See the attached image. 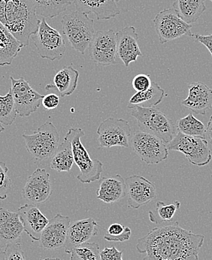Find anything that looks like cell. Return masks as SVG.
<instances>
[{
	"instance_id": "cell-10",
	"label": "cell",
	"mask_w": 212,
	"mask_h": 260,
	"mask_svg": "<svg viewBox=\"0 0 212 260\" xmlns=\"http://www.w3.org/2000/svg\"><path fill=\"white\" fill-rule=\"evenodd\" d=\"M160 44L167 43L183 36L191 37L192 25L184 21L174 8L163 9L154 19Z\"/></svg>"
},
{
	"instance_id": "cell-40",
	"label": "cell",
	"mask_w": 212,
	"mask_h": 260,
	"mask_svg": "<svg viewBox=\"0 0 212 260\" xmlns=\"http://www.w3.org/2000/svg\"><path fill=\"white\" fill-rule=\"evenodd\" d=\"M191 37H194L198 42L206 47L212 56V34L210 35L202 36L199 34H192Z\"/></svg>"
},
{
	"instance_id": "cell-44",
	"label": "cell",
	"mask_w": 212,
	"mask_h": 260,
	"mask_svg": "<svg viewBox=\"0 0 212 260\" xmlns=\"http://www.w3.org/2000/svg\"><path fill=\"white\" fill-rule=\"evenodd\" d=\"M5 131V128L3 127V124H2L1 123H0V134H1L2 133H3V132Z\"/></svg>"
},
{
	"instance_id": "cell-21",
	"label": "cell",
	"mask_w": 212,
	"mask_h": 260,
	"mask_svg": "<svg viewBox=\"0 0 212 260\" xmlns=\"http://www.w3.org/2000/svg\"><path fill=\"white\" fill-rule=\"evenodd\" d=\"M97 234L98 223L94 219H83L71 223L64 245L66 253H70L74 247L88 242L91 238Z\"/></svg>"
},
{
	"instance_id": "cell-36",
	"label": "cell",
	"mask_w": 212,
	"mask_h": 260,
	"mask_svg": "<svg viewBox=\"0 0 212 260\" xmlns=\"http://www.w3.org/2000/svg\"><path fill=\"white\" fill-rule=\"evenodd\" d=\"M4 252L6 260H26L20 242L9 244L5 248Z\"/></svg>"
},
{
	"instance_id": "cell-5",
	"label": "cell",
	"mask_w": 212,
	"mask_h": 260,
	"mask_svg": "<svg viewBox=\"0 0 212 260\" xmlns=\"http://www.w3.org/2000/svg\"><path fill=\"white\" fill-rule=\"evenodd\" d=\"M66 136L72 144L74 162L79 168L80 173L77 175V179L82 184H90L100 180L103 164L99 159H91L87 149L84 148L81 140L85 136L84 130L81 128H70Z\"/></svg>"
},
{
	"instance_id": "cell-28",
	"label": "cell",
	"mask_w": 212,
	"mask_h": 260,
	"mask_svg": "<svg viewBox=\"0 0 212 260\" xmlns=\"http://www.w3.org/2000/svg\"><path fill=\"white\" fill-rule=\"evenodd\" d=\"M74 162L72 144L70 139L66 136L64 142L59 145L51 157L50 168L58 172H70Z\"/></svg>"
},
{
	"instance_id": "cell-13",
	"label": "cell",
	"mask_w": 212,
	"mask_h": 260,
	"mask_svg": "<svg viewBox=\"0 0 212 260\" xmlns=\"http://www.w3.org/2000/svg\"><path fill=\"white\" fill-rule=\"evenodd\" d=\"M10 80L17 114L21 117H29L40 107L44 95L32 88L23 77L15 79L11 76Z\"/></svg>"
},
{
	"instance_id": "cell-12",
	"label": "cell",
	"mask_w": 212,
	"mask_h": 260,
	"mask_svg": "<svg viewBox=\"0 0 212 260\" xmlns=\"http://www.w3.org/2000/svg\"><path fill=\"white\" fill-rule=\"evenodd\" d=\"M90 59L102 66L117 64V39L113 29L95 32L89 46Z\"/></svg>"
},
{
	"instance_id": "cell-39",
	"label": "cell",
	"mask_w": 212,
	"mask_h": 260,
	"mask_svg": "<svg viewBox=\"0 0 212 260\" xmlns=\"http://www.w3.org/2000/svg\"><path fill=\"white\" fill-rule=\"evenodd\" d=\"M42 104L47 110H53L59 106V96L54 93L47 94L46 95H44Z\"/></svg>"
},
{
	"instance_id": "cell-16",
	"label": "cell",
	"mask_w": 212,
	"mask_h": 260,
	"mask_svg": "<svg viewBox=\"0 0 212 260\" xmlns=\"http://www.w3.org/2000/svg\"><path fill=\"white\" fill-rule=\"evenodd\" d=\"M71 219L69 216L56 214L44 229L39 239V246L44 250H56L64 247Z\"/></svg>"
},
{
	"instance_id": "cell-15",
	"label": "cell",
	"mask_w": 212,
	"mask_h": 260,
	"mask_svg": "<svg viewBox=\"0 0 212 260\" xmlns=\"http://www.w3.org/2000/svg\"><path fill=\"white\" fill-rule=\"evenodd\" d=\"M126 196L128 207L139 209L157 198L155 184L139 175H132L126 178Z\"/></svg>"
},
{
	"instance_id": "cell-37",
	"label": "cell",
	"mask_w": 212,
	"mask_h": 260,
	"mask_svg": "<svg viewBox=\"0 0 212 260\" xmlns=\"http://www.w3.org/2000/svg\"><path fill=\"white\" fill-rule=\"evenodd\" d=\"M150 75L139 74L136 75L132 81V86L136 92L144 91L152 87Z\"/></svg>"
},
{
	"instance_id": "cell-25",
	"label": "cell",
	"mask_w": 212,
	"mask_h": 260,
	"mask_svg": "<svg viewBox=\"0 0 212 260\" xmlns=\"http://www.w3.org/2000/svg\"><path fill=\"white\" fill-rule=\"evenodd\" d=\"M23 45L0 23V67L10 66Z\"/></svg>"
},
{
	"instance_id": "cell-45",
	"label": "cell",
	"mask_w": 212,
	"mask_h": 260,
	"mask_svg": "<svg viewBox=\"0 0 212 260\" xmlns=\"http://www.w3.org/2000/svg\"><path fill=\"white\" fill-rule=\"evenodd\" d=\"M210 1H211V3H212V0H210Z\"/></svg>"
},
{
	"instance_id": "cell-7",
	"label": "cell",
	"mask_w": 212,
	"mask_h": 260,
	"mask_svg": "<svg viewBox=\"0 0 212 260\" xmlns=\"http://www.w3.org/2000/svg\"><path fill=\"white\" fill-rule=\"evenodd\" d=\"M166 147L169 150L183 153L188 160L196 167H205L212 159L211 151L206 139L187 136L180 132H177Z\"/></svg>"
},
{
	"instance_id": "cell-38",
	"label": "cell",
	"mask_w": 212,
	"mask_h": 260,
	"mask_svg": "<svg viewBox=\"0 0 212 260\" xmlns=\"http://www.w3.org/2000/svg\"><path fill=\"white\" fill-rule=\"evenodd\" d=\"M123 253L115 247H105L100 251V260H123Z\"/></svg>"
},
{
	"instance_id": "cell-8",
	"label": "cell",
	"mask_w": 212,
	"mask_h": 260,
	"mask_svg": "<svg viewBox=\"0 0 212 260\" xmlns=\"http://www.w3.org/2000/svg\"><path fill=\"white\" fill-rule=\"evenodd\" d=\"M33 40L38 54L43 59L51 61L61 59L65 54L67 47L63 36L51 27L45 18L41 20L39 29L33 36Z\"/></svg>"
},
{
	"instance_id": "cell-23",
	"label": "cell",
	"mask_w": 212,
	"mask_h": 260,
	"mask_svg": "<svg viewBox=\"0 0 212 260\" xmlns=\"http://www.w3.org/2000/svg\"><path fill=\"white\" fill-rule=\"evenodd\" d=\"M97 195V200L107 204L120 201L126 197L125 180L120 175L102 178Z\"/></svg>"
},
{
	"instance_id": "cell-6",
	"label": "cell",
	"mask_w": 212,
	"mask_h": 260,
	"mask_svg": "<svg viewBox=\"0 0 212 260\" xmlns=\"http://www.w3.org/2000/svg\"><path fill=\"white\" fill-rule=\"evenodd\" d=\"M26 150L36 160L50 159L59 146V136L52 122L46 121L32 134L22 136Z\"/></svg>"
},
{
	"instance_id": "cell-14",
	"label": "cell",
	"mask_w": 212,
	"mask_h": 260,
	"mask_svg": "<svg viewBox=\"0 0 212 260\" xmlns=\"http://www.w3.org/2000/svg\"><path fill=\"white\" fill-rule=\"evenodd\" d=\"M52 192L50 174L46 169L38 168L28 177L22 189V197L31 204H42L49 200Z\"/></svg>"
},
{
	"instance_id": "cell-26",
	"label": "cell",
	"mask_w": 212,
	"mask_h": 260,
	"mask_svg": "<svg viewBox=\"0 0 212 260\" xmlns=\"http://www.w3.org/2000/svg\"><path fill=\"white\" fill-rule=\"evenodd\" d=\"M166 94L158 83H152V87L144 91L136 92L129 100L128 109L136 106L154 108L162 103Z\"/></svg>"
},
{
	"instance_id": "cell-17",
	"label": "cell",
	"mask_w": 212,
	"mask_h": 260,
	"mask_svg": "<svg viewBox=\"0 0 212 260\" xmlns=\"http://www.w3.org/2000/svg\"><path fill=\"white\" fill-rule=\"evenodd\" d=\"M117 54L126 67L136 62L139 56H142L138 40L139 36L134 26H126L116 34Z\"/></svg>"
},
{
	"instance_id": "cell-3",
	"label": "cell",
	"mask_w": 212,
	"mask_h": 260,
	"mask_svg": "<svg viewBox=\"0 0 212 260\" xmlns=\"http://www.w3.org/2000/svg\"><path fill=\"white\" fill-rule=\"evenodd\" d=\"M140 131L157 136L167 145L177 134L173 121L156 108L136 106L130 109Z\"/></svg>"
},
{
	"instance_id": "cell-42",
	"label": "cell",
	"mask_w": 212,
	"mask_h": 260,
	"mask_svg": "<svg viewBox=\"0 0 212 260\" xmlns=\"http://www.w3.org/2000/svg\"><path fill=\"white\" fill-rule=\"evenodd\" d=\"M0 260H6L4 251H0Z\"/></svg>"
},
{
	"instance_id": "cell-2",
	"label": "cell",
	"mask_w": 212,
	"mask_h": 260,
	"mask_svg": "<svg viewBox=\"0 0 212 260\" xmlns=\"http://www.w3.org/2000/svg\"><path fill=\"white\" fill-rule=\"evenodd\" d=\"M40 23L31 0H0V23L23 47L29 45Z\"/></svg>"
},
{
	"instance_id": "cell-18",
	"label": "cell",
	"mask_w": 212,
	"mask_h": 260,
	"mask_svg": "<svg viewBox=\"0 0 212 260\" xmlns=\"http://www.w3.org/2000/svg\"><path fill=\"white\" fill-rule=\"evenodd\" d=\"M23 231L24 228L18 212L0 208V248L20 242Z\"/></svg>"
},
{
	"instance_id": "cell-4",
	"label": "cell",
	"mask_w": 212,
	"mask_h": 260,
	"mask_svg": "<svg viewBox=\"0 0 212 260\" xmlns=\"http://www.w3.org/2000/svg\"><path fill=\"white\" fill-rule=\"evenodd\" d=\"M62 30L75 51L84 54L95 35L94 21L87 14L75 11L63 17Z\"/></svg>"
},
{
	"instance_id": "cell-11",
	"label": "cell",
	"mask_w": 212,
	"mask_h": 260,
	"mask_svg": "<svg viewBox=\"0 0 212 260\" xmlns=\"http://www.w3.org/2000/svg\"><path fill=\"white\" fill-rule=\"evenodd\" d=\"M101 148L130 147L131 127L124 119L108 118L102 122L97 131Z\"/></svg>"
},
{
	"instance_id": "cell-34",
	"label": "cell",
	"mask_w": 212,
	"mask_h": 260,
	"mask_svg": "<svg viewBox=\"0 0 212 260\" xmlns=\"http://www.w3.org/2000/svg\"><path fill=\"white\" fill-rule=\"evenodd\" d=\"M131 236V230L120 223H113L108 227L104 235L105 240L108 242H124L128 241Z\"/></svg>"
},
{
	"instance_id": "cell-24",
	"label": "cell",
	"mask_w": 212,
	"mask_h": 260,
	"mask_svg": "<svg viewBox=\"0 0 212 260\" xmlns=\"http://www.w3.org/2000/svg\"><path fill=\"white\" fill-rule=\"evenodd\" d=\"M79 73L72 65L58 71L53 78V84L45 87L46 91L55 90L60 97L72 95L78 86Z\"/></svg>"
},
{
	"instance_id": "cell-9",
	"label": "cell",
	"mask_w": 212,
	"mask_h": 260,
	"mask_svg": "<svg viewBox=\"0 0 212 260\" xmlns=\"http://www.w3.org/2000/svg\"><path fill=\"white\" fill-rule=\"evenodd\" d=\"M130 145L136 154L148 165L158 164L168 159L169 150L166 144L153 135L136 132L132 136Z\"/></svg>"
},
{
	"instance_id": "cell-22",
	"label": "cell",
	"mask_w": 212,
	"mask_h": 260,
	"mask_svg": "<svg viewBox=\"0 0 212 260\" xmlns=\"http://www.w3.org/2000/svg\"><path fill=\"white\" fill-rule=\"evenodd\" d=\"M76 11L94 14L98 20H110L120 15L116 0H72Z\"/></svg>"
},
{
	"instance_id": "cell-32",
	"label": "cell",
	"mask_w": 212,
	"mask_h": 260,
	"mask_svg": "<svg viewBox=\"0 0 212 260\" xmlns=\"http://www.w3.org/2000/svg\"><path fill=\"white\" fill-rule=\"evenodd\" d=\"M17 114L12 90L4 96L0 95V123L10 126L16 120Z\"/></svg>"
},
{
	"instance_id": "cell-30",
	"label": "cell",
	"mask_w": 212,
	"mask_h": 260,
	"mask_svg": "<svg viewBox=\"0 0 212 260\" xmlns=\"http://www.w3.org/2000/svg\"><path fill=\"white\" fill-rule=\"evenodd\" d=\"M176 127L178 132L187 136L205 139L206 127L192 113L177 120Z\"/></svg>"
},
{
	"instance_id": "cell-35",
	"label": "cell",
	"mask_w": 212,
	"mask_h": 260,
	"mask_svg": "<svg viewBox=\"0 0 212 260\" xmlns=\"http://www.w3.org/2000/svg\"><path fill=\"white\" fill-rule=\"evenodd\" d=\"M9 168L5 162H0V200H6L12 190V181L8 175Z\"/></svg>"
},
{
	"instance_id": "cell-1",
	"label": "cell",
	"mask_w": 212,
	"mask_h": 260,
	"mask_svg": "<svg viewBox=\"0 0 212 260\" xmlns=\"http://www.w3.org/2000/svg\"><path fill=\"white\" fill-rule=\"evenodd\" d=\"M205 236L172 225L156 227L138 240L136 249L146 253L143 260H199Z\"/></svg>"
},
{
	"instance_id": "cell-43",
	"label": "cell",
	"mask_w": 212,
	"mask_h": 260,
	"mask_svg": "<svg viewBox=\"0 0 212 260\" xmlns=\"http://www.w3.org/2000/svg\"><path fill=\"white\" fill-rule=\"evenodd\" d=\"M40 260H63L59 258H45V259H41Z\"/></svg>"
},
{
	"instance_id": "cell-41",
	"label": "cell",
	"mask_w": 212,
	"mask_h": 260,
	"mask_svg": "<svg viewBox=\"0 0 212 260\" xmlns=\"http://www.w3.org/2000/svg\"><path fill=\"white\" fill-rule=\"evenodd\" d=\"M205 139L207 141H210V142L212 144V114L209 120H208L206 130H205Z\"/></svg>"
},
{
	"instance_id": "cell-19",
	"label": "cell",
	"mask_w": 212,
	"mask_h": 260,
	"mask_svg": "<svg viewBox=\"0 0 212 260\" xmlns=\"http://www.w3.org/2000/svg\"><path fill=\"white\" fill-rule=\"evenodd\" d=\"M18 213L26 234L35 242L39 241L41 234L49 223V220L34 204H25L20 207Z\"/></svg>"
},
{
	"instance_id": "cell-27",
	"label": "cell",
	"mask_w": 212,
	"mask_h": 260,
	"mask_svg": "<svg viewBox=\"0 0 212 260\" xmlns=\"http://www.w3.org/2000/svg\"><path fill=\"white\" fill-rule=\"evenodd\" d=\"M205 0H176L173 8L177 15L188 24L195 23L206 10Z\"/></svg>"
},
{
	"instance_id": "cell-29",
	"label": "cell",
	"mask_w": 212,
	"mask_h": 260,
	"mask_svg": "<svg viewBox=\"0 0 212 260\" xmlns=\"http://www.w3.org/2000/svg\"><path fill=\"white\" fill-rule=\"evenodd\" d=\"M35 7L36 15L44 18H53L67 10L72 0H31Z\"/></svg>"
},
{
	"instance_id": "cell-20",
	"label": "cell",
	"mask_w": 212,
	"mask_h": 260,
	"mask_svg": "<svg viewBox=\"0 0 212 260\" xmlns=\"http://www.w3.org/2000/svg\"><path fill=\"white\" fill-rule=\"evenodd\" d=\"M181 104L196 114L205 115L212 109V90L203 83H192L188 86V96Z\"/></svg>"
},
{
	"instance_id": "cell-31",
	"label": "cell",
	"mask_w": 212,
	"mask_h": 260,
	"mask_svg": "<svg viewBox=\"0 0 212 260\" xmlns=\"http://www.w3.org/2000/svg\"><path fill=\"white\" fill-rule=\"evenodd\" d=\"M180 206V203L175 201L170 205H166L163 202H158L154 211L148 212L149 220L152 223L160 224L171 221Z\"/></svg>"
},
{
	"instance_id": "cell-33",
	"label": "cell",
	"mask_w": 212,
	"mask_h": 260,
	"mask_svg": "<svg viewBox=\"0 0 212 260\" xmlns=\"http://www.w3.org/2000/svg\"><path fill=\"white\" fill-rule=\"evenodd\" d=\"M100 253L97 243H83L72 249L70 260H100Z\"/></svg>"
}]
</instances>
